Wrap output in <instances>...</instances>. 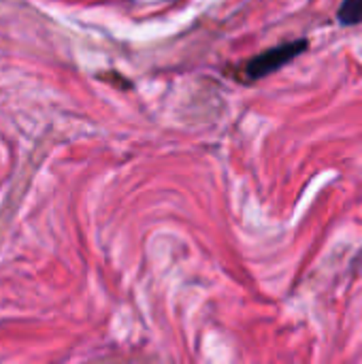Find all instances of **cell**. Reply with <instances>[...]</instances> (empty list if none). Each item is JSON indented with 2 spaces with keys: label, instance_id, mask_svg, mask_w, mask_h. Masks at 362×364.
<instances>
[{
  "label": "cell",
  "instance_id": "1",
  "mask_svg": "<svg viewBox=\"0 0 362 364\" xmlns=\"http://www.w3.org/2000/svg\"><path fill=\"white\" fill-rule=\"evenodd\" d=\"M309 47V41L307 38H299V41H292V43H284V45H277L273 49H267L258 55H254L245 66H243V75L245 79L250 81H258V79H265L269 77L271 73L284 68L286 64H290L294 58H299L303 51H307Z\"/></svg>",
  "mask_w": 362,
  "mask_h": 364
},
{
  "label": "cell",
  "instance_id": "2",
  "mask_svg": "<svg viewBox=\"0 0 362 364\" xmlns=\"http://www.w3.org/2000/svg\"><path fill=\"white\" fill-rule=\"evenodd\" d=\"M337 19L341 26H356L362 21V0H344L339 11H337Z\"/></svg>",
  "mask_w": 362,
  "mask_h": 364
}]
</instances>
